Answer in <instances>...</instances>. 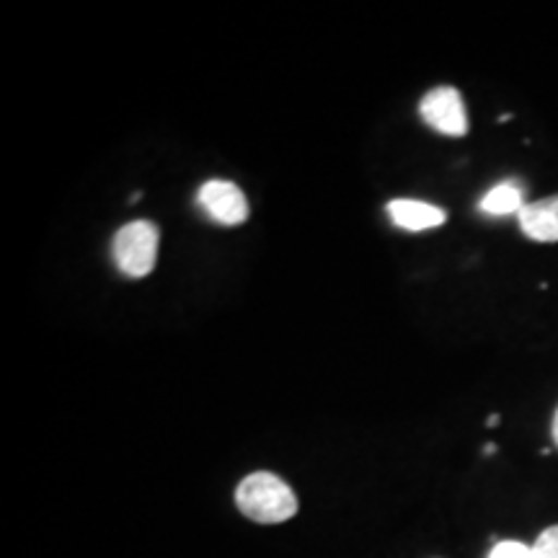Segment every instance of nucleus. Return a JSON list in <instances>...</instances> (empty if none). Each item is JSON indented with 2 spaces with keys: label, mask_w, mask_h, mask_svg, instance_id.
Wrapping results in <instances>:
<instances>
[{
  "label": "nucleus",
  "mask_w": 558,
  "mask_h": 558,
  "mask_svg": "<svg viewBox=\"0 0 558 558\" xmlns=\"http://www.w3.org/2000/svg\"><path fill=\"white\" fill-rule=\"evenodd\" d=\"M235 505L248 520L259 522V525H279L288 522L298 514V497L275 473L259 471L251 473L235 488Z\"/></svg>",
  "instance_id": "f257e3e1"
},
{
  "label": "nucleus",
  "mask_w": 558,
  "mask_h": 558,
  "mask_svg": "<svg viewBox=\"0 0 558 558\" xmlns=\"http://www.w3.org/2000/svg\"><path fill=\"white\" fill-rule=\"evenodd\" d=\"M160 230L150 220H135L122 226L111 241V256L122 275L132 279L148 277L158 264Z\"/></svg>",
  "instance_id": "f03ea898"
},
{
  "label": "nucleus",
  "mask_w": 558,
  "mask_h": 558,
  "mask_svg": "<svg viewBox=\"0 0 558 558\" xmlns=\"http://www.w3.org/2000/svg\"><path fill=\"white\" fill-rule=\"evenodd\" d=\"M418 114H422L424 124L439 135L448 137H463L469 135V109H465L463 96L452 86H437L429 94H424L422 104H418Z\"/></svg>",
  "instance_id": "7ed1b4c3"
},
{
  "label": "nucleus",
  "mask_w": 558,
  "mask_h": 558,
  "mask_svg": "<svg viewBox=\"0 0 558 558\" xmlns=\"http://www.w3.org/2000/svg\"><path fill=\"white\" fill-rule=\"evenodd\" d=\"M199 207L220 226H243L248 220V199L239 184L226 179H209L197 192Z\"/></svg>",
  "instance_id": "20e7f679"
},
{
  "label": "nucleus",
  "mask_w": 558,
  "mask_h": 558,
  "mask_svg": "<svg viewBox=\"0 0 558 558\" xmlns=\"http://www.w3.org/2000/svg\"><path fill=\"white\" fill-rule=\"evenodd\" d=\"M522 233L530 241L538 243H558V194L527 202L518 215Z\"/></svg>",
  "instance_id": "39448f33"
},
{
  "label": "nucleus",
  "mask_w": 558,
  "mask_h": 558,
  "mask_svg": "<svg viewBox=\"0 0 558 558\" xmlns=\"http://www.w3.org/2000/svg\"><path fill=\"white\" fill-rule=\"evenodd\" d=\"M388 215L396 226L403 230H411V233H418V230L439 228L448 222V213L442 207L429 205V202L418 199H393L388 202Z\"/></svg>",
  "instance_id": "423d86ee"
},
{
  "label": "nucleus",
  "mask_w": 558,
  "mask_h": 558,
  "mask_svg": "<svg viewBox=\"0 0 558 558\" xmlns=\"http://www.w3.org/2000/svg\"><path fill=\"white\" fill-rule=\"evenodd\" d=\"M525 192H522L520 181H501V184L488 190L478 202V209L494 218H505V215H520L525 207Z\"/></svg>",
  "instance_id": "0eeeda50"
},
{
  "label": "nucleus",
  "mask_w": 558,
  "mask_h": 558,
  "mask_svg": "<svg viewBox=\"0 0 558 558\" xmlns=\"http://www.w3.org/2000/svg\"><path fill=\"white\" fill-rule=\"evenodd\" d=\"M530 558H558V525H550L530 546Z\"/></svg>",
  "instance_id": "6e6552de"
},
{
  "label": "nucleus",
  "mask_w": 558,
  "mask_h": 558,
  "mask_svg": "<svg viewBox=\"0 0 558 558\" xmlns=\"http://www.w3.org/2000/svg\"><path fill=\"white\" fill-rule=\"evenodd\" d=\"M488 558H530V546L520 541H501L488 550Z\"/></svg>",
  "instance_id": "1a4fd4ad"
},
{
  "label": "nucleus",
  "mask_w": 558,
  "mask_h": 558,
  "mask_svg": "<svg viewBox=\"0 0 558 558\" xmlns=\"http://www.w3.org/2000/svg\"><path fill=\"white\" fill-rule=\"evenodd\" d=\"M550 432H554V442H556V448H558V409H556V414H554V424H550Z\"/></svg>",
  "instance_id": "9d476101"
}]
</instances>
